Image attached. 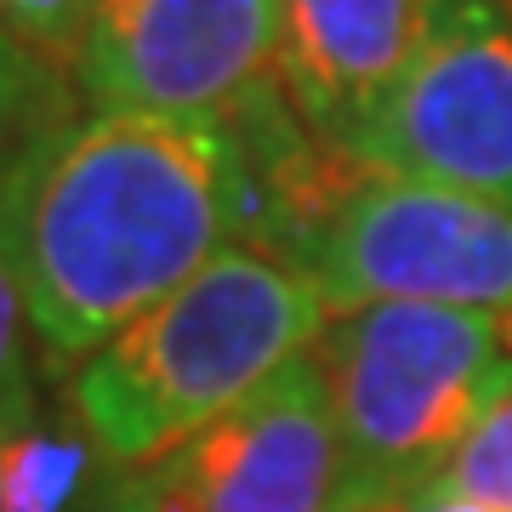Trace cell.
<instances>
[{
    "instance_id": "obj_1",
    "label": "cell",
    "mask_w": 512,
    "mask_h": 512,
    "mask_svg": "<svg viewBox=\"0 0 512 512\" xmlns=\"http://www.w3.org/2000/svg\"><path fill=\"white\" fill-rule=\"evenodd\" d=\"M251 103L46 109L29 131L12 160V251L29 336L52 365L92 359L211 256L251 245L262 183Z\"/></svg>"
},
{
    "instance_id": "obj_2",
    "label": "cell",
    "mask_w": 512,
    "mask_h": 512,
    "mask_svg": "<svg viewBox=\"0 0 512 512\" xmlns=\"http://www.w3.org/2000/svg\"><path fill=\"white\" fill-rule=\"evenodd\" d=\"M330 319L308 268L262 245H228L80 359L69 404L103 461L148 467L302 359Z\"/></svg>"
},
{
    "instance_id": "obj_3",
    "label": "cell",
    "mask_w": 512,
    "mask_h": 512,
    "mask_svg": "<svg viewBox=\"0 0 512 512\" xmlns=\"http://www.w3.org/2000/svg\"><path fill=\"white\" fill-rule=\"evenodd\" d=\"M308 353L342 439L336 512L393 507L439 484L484 416L512 399V313L348 308Z\"/></svg>"
},
{
    "instance_id": "obj_4",
    "label": "cell",
    "mask_w": 512,
    "mask_h": 512,
    "mask_svg": "<svg viewBox=\"0 0 512 512\" xmlns=\"http://www.w3.org/2000/svg\"><path fill=\"white\" fill-rule=\"evenodd\" d=\"M291 262L319 279L330 313L382 302L512 313V205L353 165Z\"/></svg>"
},
{
    "instance_id": "obj_5",
    "label": "cell",
    "mask_w": 512,
    "mask_h": 512,
    "mask_svg": "<svg viewBox=\"0 0 512 512\" xmlns=\"http://www.w3.org/2000/svg\"><path fill=\"white\" fill-rule=\"evenodd\" d=\"M348 165L512 205V0H427L416 57Z\"/></svg>"
},
{
    "instance_id": "obj_6",
    "label": "cell",
    "mask_w": 512,
    "mask_h": 512,
    "mask_svg": "<svg viewBox=\"0 0 512 512\" xmlns=\"http://www.w3.org/2000/svg\"><path fill=\"white\" fill-rule=\"evenodd\" d=\"M342 439L313 353L291 359L228 416L126 467L103 512H336Z\"/></svg>"
},
{
    "instance_id": "obj_7",
    "label": "cell",
    "mask_w": 512,
    "mask_h": 512,
    "mask_svg": "<svg viewBox=\"0 0 512 512\" xmlns=\"http://www.w3.org/2000/svg\"><path fill=\"white\" fill-rule=\"evenodd\" d=\"M285 0H92L74 80L86 109L234 114L279 80Z\"/></svg>"
},
{
    "instance_id": "obj_8",
    "label": "cell",
    "mask_w": 512,
    "mask_h": 512,
    "mask_svg": "<svg viewBox=\"0 0 512 512\" xmlns=\"http://www.w3.org/2000/svg\"><path fill=\"white\" fill-rule=\"evenodd\" d=\"M427 0H285L279 86L313 143L348 160L416 57Z\"/></svg>"
},
{
    "instance_id": "obj_9",
    "label": "cell",
    "mask_w": 512,
    "mask_h": 512,
    "mask_svg": "<svg viewBox=\"0 0 512 512\" xmlns=\"http://www.w3.org/2000/svg\"><path fill=\"white\" fill-rule=\"evenodd\" d=\"M97 461H103V450L80 427V416L69 421L35 416L6 450V484H0L6 512H80Z\"/></svg>"
},
{
    "instance_id": "obj_10",
    "label": "cell",
    "mask_w": 512,
    "mask_h": 512,
    "mask_svg": "<svg viewBox=\"0 0 512 512\" xmlns=\"http://www.w3.org/2000/svg\"><path fill=\"white\" fill-rule=\"evenodd\" d=\"M52 109V80H46V57L0 29V177L12 171L18 148L29 143V131Z\"/></svg>"
},
{
    "instance_id": "obj_11",
    "label": "cell",
    "mask_w": 512,
    "mask_h": 512,
    "mask_svg": "<svg viewBox=\"0 0 512 512\" xmlns=\"http://www.w3.org/2000/svg\"><path fill=\"white\" fill-rule=\"evenodd\" d=\"M444 484L484 501L490 512H512V399L495 404L484 416V427L461 444V456L450 461Z\"/></svg>"
},
{
    "instance_id": "obj_12",
    "label": "cell",
    "mask_w": 512,
    "mask_h": 512,
    "mask_svg": "<svg viewBox=\"0 0 512 512\" xmlns=\"http://www.w3.org/2000/svg\"><path fill=\"white\" fill-rule=\"evenodd\" d=\"M29 313H23V285H18V251H12V171L0 177V399H12L29 387V359H23Z\"/></svg>"
},
{
    "instance_id": "obj_13",
    "label": "cell",
    "mask_w": 512,
    "mask_h": 512,
    "mask_svg": "<svg viewBox=\"0 0 512 512\" xmlns=\"http://www.w3.org/2000/svg\"><path fill=\"white\" fill-rule=\"evenodd\" d=\"M92 0H0V29L35 57H74Z\"/></svg>"
},
{
    "instance_id": "obj_14",
    "label": "cell",
    "mask_w": 512,
    "mask_h": 512,
    "mask_svg": "<svg viewBox=\"0 0 512 512\" xmlns=\"http://www.w3.org/2000/svg\"><path fill=\"white\" fill-rule=\"evenodd\" d=\"M40 416V404H35V382L18 387L12 399H0V484H6V450H12V439H18L23 427ZM0 512H6V495H0Z\"/></svg>"
},
{
    "instance_id": "obj_15",
    "label": "cell",
    "mask_w": 512,
    "mask_h": 512,
    "mask_svg": "<svg viewBox=\"0 0 512 512\" xmlns=\"http://www.w3.org/2000/svg\"><path fill=\"white\" fill-rule=\"evenodd\" d=\"M393 512H490L484 501H473V495L450 490V484H427V490H416L410 501H393Z\"/></svg>"
},
{
    "instance_id": "obj_16",
    "label": "cell",
    "mask_w": 512,
    "mask_h": 512,
    "mask_svg": "<svg viewBox=\"0 0 512 512\" xmlns=\"http://www.w3.org/2000/svg\"><path fill=\"white\" fill-rule=\"evenodd\" d=\"M365 512H393V507H365Z\"/></svg>"
}]
</instances>
